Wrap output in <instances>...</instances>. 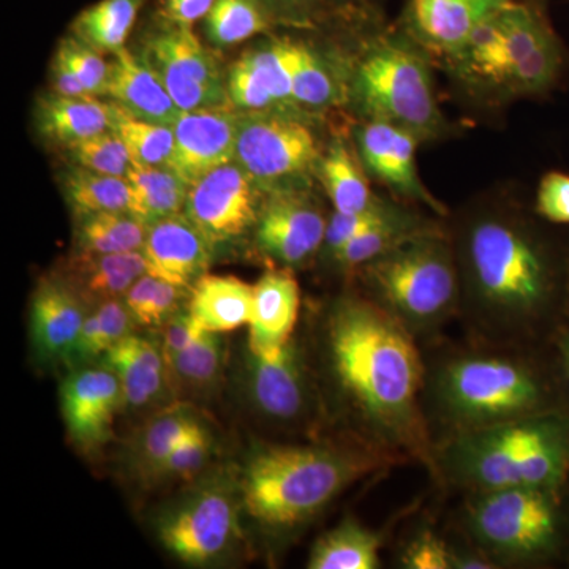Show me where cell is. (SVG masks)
<instances>
[{"mask_svg": "<svg viewBox=\"0 0 569 569\" xmlns=\"http://www.w3.org/2000/svg\"><path fill=\"white\" fill-rule=\"evenodd\" d=\"M369 0H326L328 6H339V7H355V6H366Z\"/></svg>", "mask_w": 569, "mask_h": 569, "instance_id": "cell-53", "label": "cell"}, {"mask_svg": "<svg viewBox=\"0 0 569 569\" xmlns=\"http://www.w3.org/2000/svg\"><path fill=\"white\" fill-rule=\"evenodd\" d=\"M212 452V437L203 422L190 430L164 460L157 479H192L203 470Z\"/></svg>", "mask_w": 569, "mask_h": 569, "instance_id": "cell-43", "label": "cell"}, {"mask_svg": "<svg viewBox=\"0 0 569 569\" xmlns=\"http://www.w3.org/2000/svg\"><path fill=\"white\" fill-rule=\"evenodd\" d=\"M362 293L406 326L419 343L459 318L460 287L447 223L410 236L353 274Z\"/></svg>", "mask_w": 569, "mask_h": 569, "instance_id": "cell-7", "label": "cell"}, {"mask_svg": "<svg viewBox=\"0 0 569 569\" xmlns=\"http://www.w3.org/2000/svg\"><path fill=\"white\" fill-rule=\"evenodd\" d=\"M216 0H160V17L174 24L192 28L204 20Z\"/></svg>", "mask_w": 569, "mask_h": 569, "instance_id": "cell-50", "label": "cell"}, {"mask_svg": "<svg viewBox=\"0 0 569 569\" xmlns=\"http://www.w3.org/2000/svg\"><path fill=\"white\" fill-rule=\"evenodd\" d=\"M348 96V82L312 44L302 43L293 77V104L299 112L336 107Z\"/></svg>", "mask_w": 569, "mask_h": 569, "instance_id": "cell-38", "label": "cell"}, {"mask_svg": "<svg viewBox=\"0 0 569 569\" xmlns=\"http://www.w3.org/2000/svg\"><path fill=\"white\" fill-rule=\"evenodd\" d=\"M146 2L148 0H100L74 18L71 36L102 54L122 50Z\"/></svg>", "mask_w": 569, "mask_h": 569, "instance_id": "cell-35", "label": "cell"}, {"mask_svg": "<svg viewBox=\"0 0 569 569\" xmlns=\"http://www.w3.org/2000/svg\"><path fill=\"white\" fill-rule=\"evenodd\" d=\"M569 471V419L557 411L459 433L433 445L429 473L463 493L559 492Z\"/></svg>", "mask_w": 569, "mask_h": 569, "instance_id": "cell-6", "label": "cell"}, {"mask_svg": "<svg viewBox=\"0 0 569 569\" xmlns=\"http://www.w3.org/2000/svg\"><path fill=\"white\" fill-rule=\"evenodd\" d=\"M56 52H59L63 61L69 63L89 96L96 99L104 96L108 77H110V62H104L102 52L93 50L73 36L61 40Z\"/></svg>", "mask_w": 569, "mask_h": 569, "instance_id": "cell-44", "label": "cell"}, {"mask_svg": "<svg viewBox=\"0 0 569 569\" xmlns=\"http://www.w3.org/2000/svg\"><path fill=\"white\" fill-rule=\"evenodd\" d=\"M508 2L511 0H407L400 29L426 52L447 59Z\"/></svg>", "mask_w": 569, "mask_h": 569, "instance_id": "cell-19", "label": "cell"}, {"mask_svg": "<svg viewBox=\"0 0 569 569\" xmlns=\"http://www.w3.org/2000/svg\"><path fill=\"white\" fill-rule=\"evenodd\" d=\"M418 137L402 127L378 119H366L355 130V148L369 178L377 179L407 203L425 206L440 219L449 209L433 197L418 173Z\"/></svg>", "mask_w": 569, "mask_h": 569, "instance_id": "cell-17", "label": "cell"}, {"mask_svg": "<svg viewBox=\"0 0 569 569\" xmlns=\"http://www.w3.org/2000/svg\"><path fill=\"white\" fill-rule=\"evenodd\" d=\"M264 193L241 164L230 162L190 183L183 213L216 250L253 231Z\"/></svg>", "mask_w": 569, "mask_h": 569, "instance_id": "cell-14", "label": "cell"}, {"mask_svg": "<svg viewBox=\"0 0 569 569\" xmlns=\"http://www.w3.org/2000/svg\"><path fill=\"white\" fill-rule=\"evenodd\" d=\"M203 329L189 312V309H181L173 317L168 318L160 326V347H162L164 361L181 353L187 347L192 346L194 340L203 335Z\"/></svg>", "mask_w": 569, "mask_h": 569, "instance_id": "cell-48", "label": "cell"}, {"mask_svg": "<svg viewBox=\"0 0 569 569\" xmlns=\"http://www.w3.org/2000/svg\"><path fill=\"white\" fill-rule=\"evenodd\" d=\"M148 272V260L142 250L110 254L77 253L67 280L91 305L123 298L132 284Z\"/></svg>", "mask_w": 569, "mask_h": 569, "instance_id": "cell-29", "label": "cell"}, {"mask_svg": "<svg viewBox=\"0 0 569 569\" xmlns=\"http://www.w3.org/2000/svg\"><path fill=\"white\" fill-rule=\"evenodd\" d=\"M381 546V535L355 518H347L313 542L307 568L378 569Z\"/></svg>", "mask_w": 569, "mask_h": 569, "instance_id": "cell-31", "label": "cell"}, {"mask_svg": "<svg viewBox=\"0 0 569 569\" xmlns=\"http://www.w3.org/2000/svg\"><path fill=\"white\" fill-rule=\"evenodd\" d=\"M276 22L260 0H216L203 20L206 37L217 48L250 40Z\"/></svg>", "mask_w": 569, "mask_h": 569, "instance_id": "cell-39", "label": "cell"}, {"mask_svg": "<svg viewBox=\"0 0 569 569\" xmlns=\"http://www.w3.org/2000/svg\"><path fill=\"white\" fill-rule=\"evenodd\" d=\"M317 176L337 212L365 211L378 198L370 190L369 174L356 148L342 137H336L321 153Z\"/></svg>", "mask_w": 569, "mask_h": 569, "instance_id": "cell-30", "label": "cell"}, {"mask_svg": "<svg viewBox=\"0 0 569 569\" xmlns=\"http://www.w3.org/2000/svg\"><path fill=\"white\" fill-rule=\"evenodd\" d=\"M104 96L134 118L162 126L173 127L183 112L159 74L127 48L112 52Z\"/></svg>", "mask_w": 569, "mask_h": 569, "instance_id": "cell-25", "label": "cell"}, {"mask_svg": "<svg viewBox=\"0 0 569 569\" xmlns=\"http://www.w3.org/2000/svg\"><path fill=\"white\" fill-rule=\"evenodd\" d=\"M301 309V290L293 271L271 269L253 284L252 317L249 321V351L271 356L295 337Z\"/></svg>", "mask_w": 569, "mask_h": 569, "instance_id": "cell-23", "label": "cell"}, {"mask_svg": "<svg viewBox=\"0 0 569 569\" xmlns=\"http://www.w3.org/2000/svg\"><path fill=\"white\" fill-rule=\"evenodd\" d=\"M321 151L312 127L296 112L239 111L234 162L269 190L309 187Z\"/></svg>", "mask_w": 569, "mask_h": 569, "instance_id": "cell-11", "label": "cell"}, {"mask_svg": "<svg viewBox=\"0 0 569 569\" xmlns=\"http://www.w3.org/2000/svg\"><path fill=\"white\" fill-rule=\"evenodd\" d=\"M305 41L279 37L250 48L227 74L231 108L241 112H296L293 77Z\"/></svg>", "mask_w": 569, "mask_h": 569, "instance_id": "cell-18", "label": "cell"}, {"mask_svg": "<svg viewBox=\"0 0 569 569\" xmlns=\"http://www.w3.org/2000/svg\"><path fill=\"white\" fill-rule=\"evenodd\" d=\"M197 411L189 402H174L160 408L138 430L127 451V466L138 478L149 481L159 478L160 468L178 441L200 426Z\"/></svg>", "mask_w": 569, "mask_h": 569, "instance_id": "cell-28", "label": "cell"}, {"mask_svg": "<svg viewBox=\"0 0 569 569\" xmlns=\"http://www.w3.org/2000/svg\"><path fill=\"white\" fill-rule=\"evenodd\" d=\"M111 103V130L126 144L130 159L134 164L144 167H168L174 152L173 127L142 121L123 110L119 104Z\"/></svg>", "mask_w": 569, "mask_h": 569, "instance_id": "cell-40", "label": "cell"}, {"mask_svg": "<svg viewBox=\"0 0 569 569\" xmlns=\"http://www.w3.org/2000/svg\"><path fill=\"white\" fill-rule=\"evenodd\" d=\"M111 103L96 97H66L50 92L36 103V129L43 140L67 149L111 130Z\"/></svg>", "mask_w": 569, "mask_h": 569, "instance_id": "cell-26", "label": "cell"}, {"mask_svg": "<svg viewBox=\"0 0 569 569\" xmlns=\"http://www.w3.org/2000/svg\"><path fill=\"white\" fill-rule=\"evenodd\" d=\"M246 381L250 403L272 425L306 427L320 417L317 377L310 370L305 347L295 337L276 355L249 351Z\"/></svg>", "mask_w": 569, "mask_h": 569, "instance_id": "cell-13", "label": "cell"}, {"mask_svg": "<svg viewBox=\"0 0 569 569\" xmlns=\"http://www.w3.org/2000/svg\"><path fill=\"white\" fill-rule=\"evenodd\" d=\"M74 164L108 176L127 178L132 159L121 138L112 130L66 149Z\"/></svg>", "mask_w": 569, "mask_h": 569, "instance_id": "cell-42", "label": "cell"}, {"mask_svg": "<svg viewBox=\"0 0 569 569\" xmlns=\"http://www.w3.org/2000/svg\"><path fill=\"white\" fill-rule=\"evenodd\" d=\"M103 361L121 380L126 407L144 410L171 406L168 397L174 396L173 389L162 347L156 340L130 335L110 348Z\"/></svg>", "mask_w": 569, "mask_h": 569, "instance_id": "cell-24", "label": "cell"}, {"mask_svg": "<svg viewBox=\"0 0 569 569\" xmlns=\"http://www.w3.org/2000/svg\"><path fill=\"white\" fill-rule=\"evenodd\" d=\"M535 212L550 224H569V174L549 171L539 181Z\"/></svg>", "mask_w": 569, "mask_h": 569, "instance_id": "cell-46", "label": "cell"}, {"mask_svg": "<svg viewBox=\"0 0 569 569\" xmlns=\"http://www.w3.org/2000/svg\"><path fill=\"white\" fill-rule=\"evenodd\" d=\"M407 208L408 206L400 204L399 201L378 197L365 211L353 213L332 212L329 216L328 228H326L321 257L325 260H331L339 250H342L348 242L353 241L359 234L366 233L367 230L377 227V224L395 219Z\"/></svg>", "mask_w": 569, "mask_h": 569, "instance_id": "cell-41", "label": "cell"}, {"mask_svg": "<svg viewBox=\"0 0 569 569\" xmlns=\"http://www.w3.org/2000/svg\"><path fill=\"white\" fill-rule=\"evenodd\" d=\"M425 358L422 408L433 445L553 411L552 387L529 348L471 342Z\"/></svg>", "mask_w": 569, "mask_h": 569, "instance_id": "cell-3", "label": "cell"}, {"mask_svg": "<svg viewBox=\"0 0 569 569\" xmlns=\"http://www.w3.org/2000/svg\"><path fill=\"white\" fill-rule=\"evenodd\" d=\"M348 96L366 119L402 127L421 142L448 137L451 126L441 111L426 50L400 29L377 37L356 62Z\"/></svg>", "mask_w": 569, "mask_h": 569, "instance_id": "cell-8", "label": "cell"}, {"mask_svg": "<svg viewBox=\"0 0 569 569\" xmlns=\"http://www.w3.org/2000/svg\"><path fill=\"white\" fill-rule=\"evenodd\" d=\"M96 313L99 318L100 347H102L103 355L116 343L133 335L137 321L123 298H112L99 302Z\"/></svg>", "mask_w": 569, "mask_h": 569, "instance_id": "cell-47", "label": "cell"}, {"mask_svg": "<svg viewBox=\"0 0 569 569\" xmlns=\"http://www.w3.org/2000/svg\"><path fill=\"white\" fill-rule=\"evenodd\" d=\"M51 84L52 92L61 93V96L91 97L59 52H56L51 62Z\"/></svg>", "mask_w": 569, "mask_h": 569, "instance_id": "cell-51", "label": "cell"}, {"mask_svg": "<svg viewBox=\"0 0 569 569\" xmlns=\"http://www.w3.org/2000/svg\"><path fill=\"white\" fill-rule=\"evenodd\" d=\"M238 122L234 108L183 111L173 126L171 170L190 186L209 171L234 162Z\"/></svg>", "mask_w": 569, "mask_h": 569, "instance_id": "cell-20", "label": "cell"}, {"mask_svg": "<svg viewBox=\"0 0 569 569\" xmlns=\"http://www.w3.org/2000/svg\"><path fill=\"white\" fill-rule=\"evenodd\" d=\"M141 59L182 111L231 108L227 74L192 28L160 17L159 28L146 37Z\"/></svg>", "mask_w": 569, "mask_h": 569, "instance_id": "cell-12", "label": "cell"}, {"mask_svg": "<svg viewBox=\"0 0 569 569\" xmlns=\"http://www.w3.org/2000/svg\"><path fill=\"white\" fill-rule=\"evenodd\" d=\"M219 332L204 331L197 340L167 359L168 376L176 397L209 396L222 378L224 343Z\"/></svg>", "mask_w": 569, "mask_h": 569, "instance_id": "cell-34", "label": "cell"}, {"mask_svg": "<svg viewBox=\"0 0 569 569\" xmlns=\"http://www.w3.org/2000/svg\"><path fill=\"white\" fill-rule=\"evenodd\" d=\"M62 192L77 217L99 212H129L130 187L126 178L69 167L61 178Z\"/></svg>", "mask_w": 569, "mask_h": 569, "instance_id": "cell-37", "label": "cell"}, {"mask_svg": "<svg viewBox=\"0 0 569 569\" xmlns=\"http://www.w3.org/2000/svg\"><path fill=\"white\" fill-rule=\"evenodd\" d=\"M542 219L508 192L478 194L447 223L471 342L530 348L568 282L567 258Z\"/></svg>", "mask_w": 569, "mask_h": 569, "instance_id": "cell-2", "label": "cell"}, {"mask_svg": "<svg viewBox=\"0 0 569 569\" xmlns=\"http://www.w3.org/2000/svg\"><path fill=\"white\" fill-rule=\"evenodd\" d=\"M445 220L447 219H440V217L426 219L415 209L407 208L395 219L377 224V227L367 230L366 233L359 234L329 261L337 271L353 276L359 268L387 253L388 250L406 241L410 236L441 227Z\"/></svg>", "mask_w": 569, "mask_h": 569, "instance_id": "cell-33", "label": "cell"}, {"mask_svg": "<svg viewBox=\"0 0 569 569\" xmlns=\"http://www.w3.org/2000/svg\"><path fill=\"white\" fill-rule=\"evenodd\" d=\"M316 336L318 389L343 425L340 436L430 470L426 358L417 337L362 291L332 299Z\"/></svg>", "mask_w": 569, "mask_h": 569, "instance_id": "cell-1", "label": "cell"}, {"mask_svg": "<svg viewBox=\"0 0 569 569\" xmlns=\"http://www.w3.org/2000/svg\"><path fill=\"white\" fill-rule=\"evenodd\" d=\"M63 425L71 443L86 455L114 436L116 418L126 407L118 373L107 362L74 367L59 389Z\"/></svg>", "mask_w": 569, "mask_h": 569, "instance_id": "cell-16", "label": "cell"}, {"mask_svg": "<svg viewBox=\"0 0 569 569\" xmlns=\"http://www.w3.org/2000/svg\"><path fill=\"white\" fill-rule=\"evenodd\" d=\"M460 522L471 548L498 568L548 559L559 549L563 531L557 492L542 489L466 493Z\"/></svg>", "mask_w": 569, "mask_h": 569, "instance_id": "cell-9", "label": "cell"}, {"mask_svg": "<svg viewBox=\"0 0 569 569\" xmlns=\"http://www.w3.org/2000/svg\"><path fill=\"white\" fill-rule=\"evenodd\" d=\"M89 302L66 279H43L31 301V342L43 362L70 361Z\"/></svg>", "mask_w": 569, "mask_h": 569, "instance_id": "cell-21", "label": "cell"}, {"mask_svg": "<svg viewBox=\"0 0 569 569\" xmlns=\"http://www.w3.org/2000/svg\"><path fill=\"white\" fill-rule=\"evenodd\" d=\"M277 22L310 26L328 6L326 0H260Z\"/></svg>", "mask_w": 569, "mask_h": 569, "instance_id": "cell-49", "label": "cell"}, {"mask_svg": "<svg viewBox=\"0 0 569 569\" xmlns=\"http://www.w3.org/2000/svg\"><path fill=\"white\" fill-rule=\"evenodd\" d=\"M399 463L346 436L305 445H264L249 456L238 477L239 489L250 518L271 530H295L355 482Z\"/></svg>", "mask_w": 569, "mask_h": 569, "instance_id": "cell-4", "label": "cell"}, {"mask_svg": "<svg viewBox=\"0 0 569 569\" xmlns=\"http://www.w3.org/2000/svg\"><path fill=\"white\" fill-rule=\"evenodd\" d=\"M328 220L309 187L269 190L252 231L254 246L280 268H299L321 253Z\"/></svg>", "mask_w": 569, "mask_h": 569, "instance_id": "cell-15", "label": "cell"}, {"mask_svg": "<svg viewBox=\"0 0 569 569\" xmlns=\"http://www.w3.org/2000/svg\"><path fill=\"white\" fill-rule=\"evenodd\" d=\"M557 347H559L561 366H563L565 376H567L569 381V332H563V335H560Z\"/></svg>", "mask_w": 569, "mask_h": 569, "instance_id": "cell-52", "label": "cell"}, {"mask_svg": "<svg viewBox=\"0 0 569 569\" xmlns=\"http://www.w3.org/2000/svg\"><path fill=\"white\" fill-rule=\"evenodd\" d=\"M445 61L473 96L501 102L559 88L569 71V50L546 0H511Z\"/></svg>", "mask_w": 569, "mask_h": 569, "instance_id": "cell-5", "label": "cell"}, {"mask_svg": "<svg viewBox=\"0 0 569 569\" xmlns=\"http://www.w3.org/2000/svg\"><path fill=\"white\" fill-rule=\"evenodd\" d=\"M459 549L452 548L430 529L419 530L399 557L403 569H456Z\"/></svg>", "mask_w": 569, "mask_h": 569, "instance_id": "cell-45", "label": "cell"}, {"mask_svg": "<svg viewBox=\"0 0 569 569\" xmlns=\"http://www.w3.org/2000/svg\"><path fill=\"white\" fill-rule=\"evenodd\" d=\"M149 224L132 212H99L77 217V253L110 254L142 250Z\"/></svg>", "mask_w": 569, "mask_h": 569, "instance_id": "cell-36", "label": "cell"}, {"mask_svg": "<svg viewBox=\"0 0 569 569\" xmlns=\"http://www.w3.org/2000/svg\"><path fill=\"white\" fill-rule=\"evenodd\" d=\"M242 508L239 479L212 475L164 509L157 520V537L182 563L204 567L233 548Z\"/></svg>", "mask_w": 569, "mask_h": 569, "instance_id": "cell-10", "label": "cell"}, {"mask_svg": "<svg viewBox=\"0 0 569 569\" xmlns=\"http://www.w3.org/2000/svg\"><path fill=\"white\" fill-rule=\"evenodd\" d=\"M253 284L233 276L204 274L190 288L187 309L203 331H234L252 317Z\"/></svg>", "mask_w": 569, "mask_h": 569, "instance_id": "cell-27", "label": "cell"}, {"mask_svg": "<svg viewBox=\"0 0 569 569\" xmlns=\"http://www.w3.org/2000/svg\"><path fill=\"white\" fill-rule=\"evenodd\" d=\"M130 187L129 212L152 224L183 212L190 186L168 167L134 164L127 173Z\"/></svg>", "mask_w": 569, "mask_h": 569, "instance_id": "cell-32", "label": "cell"}, {"mask_svg": "<svg viewBox=\"0 0 569 569\" xmlns=\"http://www.w3.org/2000/svg\"><path fill=\"white\" fill-rule=\"evenodd\" d=\"M142 252L149 274L190 290L208 271L213 249L181 212L149 224Z\"/></svg>", "mask_w": 569, "mask_h": 569, "instance_id": "cell-22", "label": "cell"}]
</instances>
